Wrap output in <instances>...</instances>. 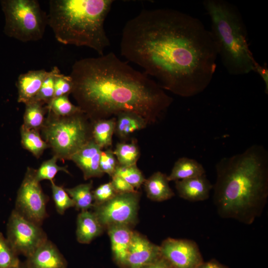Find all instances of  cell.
I'll return each mask as SVG.
<instances>
[{"label": "cell", "mask_w": 268, "mask_h": 268, "mask_svg": "<svg viewBox=\"0 0 268 268\" xmlns=\"http://www.w3.org/2000/svg\"><path fill=\"white\" fill-rule=\"evenodd\" d=\"M117 194L111 182L102 184L92 191L93 205L103 204L112 199Z\"/></svg>", "instance_id": "cell-35"}, {"label": "cell", "mask_w": 268, "mask_h": 268, "mask_svg": "<svg viewBox=\"0 0 268 268\" xmlns=\"http://www.w3.org/2000/svg\"><path fill=\"white\" fill-rule=\"evenodd\" d=\"M196 268H228L227 267L220 264L215 260L204 262L199 265Z\"/></svg>", "instance_id": "cell-39"}, {"label": "cell", "mask_w": 268, "mask_h": 268, "mask_svg": "<svg viewBox=\"0 0 268 268\" xmlns=\"http://www.w3.org/2000/svg\"><path fill=\"white\" fill-rule=\"evenodd\" d=\"M116 121L115 117L94 121L91 129L92 139L102 149L112 146Z\"/></svg>", "instance_id": "cell-22"}, {"label": "cell", "mask_w": 268, "mask_h": 268, "mask_svg": "<svg viewBox=\"0 0 268 268\" xmlns=\"http://www.w3.org/2000/svg\"><path fill=\"white\" fill-rule=\"evenodd\" d=\"M49 73V71L41 69L20 74L16 82L17 101L26 104L33 100Z\"/></svg>", "instance_id": "cell-16"}, {"label": "cell", "mask_w": 268, "mask_h": 268, "mask_svg": "<svg viewBox=\"0 0 268 268\" xmlns=\"http://www.w3.org/2000/svg\"><path fill=\"white\" fill-rule=\"evenodd\" d=\"M115 118V133L122 139H127L131 134L145 128L148 125L143 118L133 113H121Z\"/></svg>", "instance_id": "cell-21"}, {"label": "cell", "mask_w": 268, "mask_h": 268, "mask_svg": "<svg viewBox=\"0 0 268 268\" xmlns=\"http://www.w3.org/2000/svg\"><path fill=\"white\" fill-rule=\"evenodd\" d=\"M113 1L51 0L48 25L60 43L87 47L103 55L110 44L104 22Z\"/></svg>", "instance_id": "cell-4"}, {"label": "cell", "mask_w": 268, "mask_h": 268, "mask_svg": "<svg viewBox=\"0 0 268 268\" xmlns=\"http://www.w3.org/2000/svg\"><path fill=\"white\" fill-rule=\"evenodd\" d=\"M257 72L264 82L265 93L268 94V68L266 65L262 66L258 63L257 64L255 71Z\"/></svg>", "instance_id": "cell-37"}, {"label": "cell", "mask_w": 268, "mask_h": 268, "mask_svg": "<svg viewBox=\"0 0 268 268\" xmlns=\"http://www.w3.org/2000/svg\"><path fill=\"white\" fill-rule=\"evenodd\" d=\"M111 243L115 261L123 267H126L128 251L133 231L124 225H112L107 228Z\"/></svg>", "instance_id": "cell-17"}, {"label": "cell", "mask_w": 268, "mask_h": 268, "mask_svg": "<svg viewBox=\"0 0 268 268\" xmlns=\"http://www.w3.org/2000/svg\"><path fill=\"white\" fill-rule=\"evenodd\" d=\"M73 86V83L70 76L65 75L60 71L55 77L54 98L71 93Z\"/></svg>", "instance_id": "cell-34"}, {"label": "cell", "mask_w": 268, "mask_h": 268, "mask_svg": "<svg viewBox=\"0 0 268 268\" xmlns=\"http://www.w3.org/2000/svg\"><path fill=\"white\" fill-rule=\"evenodd\" d=\"M141 268H173L170 263L162 256L154 262Z\"/></svg>", "instance_id": "cell-38"}, {"label": "cell", "mask_w": 268, "mask_h": 268, "mask_svg": "<svg viewBox=\"0 0 268 268\" xmlns=\"http://www.w3.org/2000/svg\"><path fill=\"white\" fill-rule=\"evenodd\" d=\"M18 256L6 238L0 232V268H9L17 265L20 262Z\"/></svg>", "instance_id": "cell-31"}, {"label": "cell", "mask_w": 268, "mask_h": 268, "mask_svg": "<svg viewBox=\"0 0 268 268\" xmlns=\"http://www.w3.org/2000/svg\"><path fill=\"white\" fill-rule=\"evenodd\" d=\"M4 32L23 42L41 39L48 25V16L36 0H3Z\"/></svg>", "instance_id": "cell-6"}, {"label": "cell", "mask_w": 268, "mask_h": 268, "mask_svg": "<svg viewBox=\"0 0 268 268\" xmlns=\"http://www.w3.org/2000/svg\"><path fill=\"white\" fill-rule=\"evenodd\" d=\"M113 153L118 164L126 166L136 165L140 155L138 146L134 140L129 143H118Z\"/></svg>", "instance_id": "cell-24"}, {"label": "cell", "mask_w": 268, "mask_h": 268, "mask_svg": "<svg viewBox=\"0 0 268 268\" xmlns=\"http://www.w3.org/2000/svg\"><path fill=\"white\" fill-rule=\"evenodd\" d=\"M24 262L27 268H67V262L57 247L47 240Z\"/></svg>", "instance_id": "cell-14"}, {"label": "cell", "mask_w": 268, "mask_h": 268, "mask_svg": "<svg viewBox=\"0 0 268 268\" xmlns=\"http://www.w3.org/2000/svg\"><path fill=\"white\" fill-rule=\"evenodd\" d=\"M76 223V238L81 244L90 243L104 230L94 212L88 210L81 211L77 215Z\"/></svg>", "instance_id": "cell-18"}, {"label": "cell", "mask_w": 268, "mask_h": 268, "mask_svg": "<svg viewBox=\"0 0 268 268\" xmlns=\"http://www.w3.org/2000/svg\"><path fill=\"white\" fill-rule=\"evenodd\" d=\"M21 143L23 146L38 158L48 144L40 136L37 130L29 129L22 126L20 130Z\"/></svg>", "instance_id": "cell-25"}, {"label": "cell", "mask_w": 268, "mask_h": 268, "mask_svg": "<svg viewBox=\"0 0 268 268\" xmlns=\"http://www.w3.org/2000/svg\"><path fill=\"white\" fill-rule=\"evenodd\" d=\"M35 170L27 169L17 192L14 209L27 219L41 226L47 216L49 198L36 179Z\"/></svg>", "instance_id": "cell-9"}, {"label": "cell", "mask_w": 268, "mask_h": 268, "mask_svg": "<svg viewBox=\"0 0 268 268\" xmlns=\"http://www.w3.org/2000/svg\"><path fill=\"white\" fill-rule=\"evenodd\" d=\"M205 174L203 166L197 160L186 157L179 158L174 163L168 180L178 181Z\"/></svg>", "instance_id": "cell-20"}, {"label": "cell", "mask_w": 268, "mask_h": 268, "mask_svg": "<svg viewBox=\"0 0 268 268\" xmlns=\"http://www.w3.org/2000/svg\"><path fill=\"white\" fill-rule=\"evenodd\" d=\"M167 176L160 172L154 173L143 184L147 197L155 201H163L171 199L175 194L169 185Z\"/></svg>", "instance_id": "cell-19"}, {"label": "cell", "mask_w": 268, "mask_h": 268, "mask_svg": "<svg viewBox=\"0 0 268 268\" xmlns=\"http://www.w3.org/2000/svg\"><path fill=\"white\" fill-rule=\"evenodd\" d=\"M51 188L55 207L60 214H64L68 208L74 206L73 201L62 187L53 181L51 182Z\"/></svg>", "instance_id": "cell-32"}, {"label": "cell", "mask_w": 268, "mask_h": 268, "mask_svg": "<svg viewBox=\"0 0 268 268\" xmlns=\"http://www.w3.org/2000/svg\"><path fill=\"white\" fill-rule=\"evenodd\" d=\"M43 104L33 100L25 104L23 126L27 129L37 130L42 126L45 110L48 109L42 106Z\"/></svg>", "instance_id": "cell-26"}, {"label": "cell", "mask_w": 268, "mask_h": 268, "mask_svg": "<svg viewBox=\"0 0 268 268\" xmlns=\"http://www.w3.org/2000/svg\"><path fill=\"white\" fill-rule=\"evenodd\" d=\"M209 16V30L217 55L232 75L254 71L255 60L247 40V32L242 15L233 4L224 0H205L202 2Z\"/></svg>", "instance_id": "cell-5"}, {"label": "cell", "mask_w": 268, "mask_h": 268, "mask_svg": "<svg viewBox=\"0 0 268 268\" xmlns=\"http://www.w3.org/2000/svg\"><path fill=\"white\" fill-rule=\"evenodd\" d=\"M58 157L54 155L41 165L37 170H35L36 179L39 182L42 180H48L53 181L55 176L59 171H63L69 174L67 167L60 166L57 164Z\"/></svg>", "instance_id": "cell-28"}, {"label": "cell", "mask_w": 268, "mask_h": 268, "mask_svg": "<svg viewBox=\"0 0 268 268\" xmlns=\"http://www.w3.org/2000/svg\"><path fill=\"white\" fill-rule=\"evenodd\" d=\"M60 71L57 67H54L44 80L42 86L33 100L48 104L54 97V84L56 74ZM33 101V100H32Z\"/></svg>", "instance_id": "cell-30"}, {"label": "cell", "mask_w": 268, "mask_h": 268, "mask_svg": "<svg viewBox=\"0 0 268 268\" xmlns=\"http://www.w3.org/2000/svg\"><path fill=\"white\" fill-rule=\"evenodd\" d=\"M118 164V163L113 153V150L111 148L101 150L99 167L104 174L107 173L112 177L114 174Z\"/></svg>", "instance_id": "cell-33"}, {"label": "cell", "mask_w": 268, "mask_h": 268, "mask_svg": "<svg viewBox=\"0 0 268 268\" xmlns=\"http://www.w3.org/2000/svg\"><path fill=\"white\" fill-rule=\"evenodd\" d=\"M68 95L54 98L47 106L49 111L61 117L70 116L82 112L78 106L71 103Z\"/></svg>", "instance_id": "cell-27"}, {"label": "cell", "mask_w": 268, "mask_h": 268, "mask_svg": "<svg viewBox=\"0 0 268 268\" xmlns=\"http://www.w3.org/2000/svg\"><path fill=\"white\" fill-rule=\"evenodd\" d=\"M111 178V183L117 194L134 193L137 191L123 178L116 175Z\"/></svg>", "instance_id": "cell-36"}, {"label": "cell", "mask_w": 268, "mask_h": 268, "mask_svg": "<svg viewBox=\"0 0 268 268\" xmlns=\"http://www.w3.org/2000/svg\"><path fill=\"white\" fill-rule=\"evenodd\" d=\"M6 239L18 255L26 258L48 240L40 225L27 219L14 209L7 223Z\"/></svg>", "instance_id": "cell-10"}, {"label": "cell", "mask_w": 268, "mask_h": 268, "mask_svg": "<svg viewBox=\"0 0 268 268\" xmlns=\"http://www.w3.org/2000/svg\"><path fill=\"white\" fill-rule=\"evenodd\" d=\"M175 182L179 196L190 201L207 200L210 190L213 188V185L207 179L205 174Z\"/></svg>", "instance_id": "cell-15"}, {"label": "cell", "mask_w": 268, "mask_h": 268, "mask_svg": "<svg viewBox=\"0 0 268 268\" xmlns=\"http://www.w3.org/2000/svg\"><path fill=\"white\" fill-rule=\"evenodd\" d=\"M102 149L91 138L70 157L81 169L85 180L103 175L99 167Z\"/></svg>", "instance_id": "cell-13"}, {"label": "cell", "mask_w": 268, "mask_h": 268, "mask_svg": "<svg viewBox=\"0 0 268 268\" xmlns=\"http://www.w3.org/2000/svg\"><path fill=\"white\" fill-rule=\"evenodd\" d=\"M213 202L218 214L247 225L262 214L268 198V152L254 144L215 165Z\"/></svg>", "instance_id": "cell-3"}, {"label": "cell", "mask_w": 268, "mask_h": 268, "mask_svg": "<svg viewBox=\"0 0 268 268\" xmlns=\"http://www.w3.org/2000/svg\"><path fill=\"white\" fill-rule=\"evenodd\" d=\"M54 115L44 128L45 137L55 155L69 159L92 138L91 129L83 112L65 117Z\"/></svg>", "instance_id": "cell-7"}, {"label": "cell", "mask_w": 268, "mask_h": 268, "mask_svg": "<svg viewBox=\"0 0 268 268\" xmlns=\"http://www.w3.org/2000/svg\"><path fill=\"white\" fill-rule=\"evenodd\" d=\"M9 268H27L25 262H20L17 265Z\"/></svg>", "instance_id": "cell-40"}, {"label": "cell", "mask_w": 268, "mask_h": 268, "mask_svg": "<svg viewBox=\"0 0 268 268\" xmlns=\"http://www.w3.org/2000/svg\"><path fill=\"white\" fill-rule=\"evenodd\" d=\"M69 75L78 106L93 121L128 112L153 125L173 102L157 82L112 52L75 62Z\"/></svg>", "instance_id": "cell-2"}, {"label": "cell", "mask_w": 268, "mask_h": 268, "mask_svg": "<svg viewBox=\"0 0 268 268\" xmlns=\"http://www.w3.org/2000/svg\"><path fill=\"white\" fill-rule=\"evenodd\" d=\"M92 182L81 184L72 188L65 189L77 210H88L93 206Z\"/></svg>", "instance_id": "cell-23"}, {"label": "cell", "mask_w": 268, "mask_h": 268, "mask_svg": "<svg viewBox=\"0 0 268 268\" xmlns=\"http://www.w3.org/2000/svg\"><path fill=\"white\" fill-rule=\"evenodd\" d=\"M160 246L149 241L139 233L133 232L127 260L128 268H141L161 257Z\"/></svg>", "instance_id": "cell-12"}, {"label": "cell", "mask_w": 268, "mask_h": 268, "mask_svg": "<svg viewBox=\"0 0 268 268\" xmlns=\"http://www.w3.org/2000/svg\"><path fill=\"white\" fill-rule=\"evenodd\" d=\"M114 175L123 178L135 189H138L145 180L136 165L126 166L118 164Z\"/></svg>", "instance_id": "cell-29"}, {"label": "cell", "mask_w": 268, "mask_h": 268, "mask_svg": "<svg viewBox=\"0 0 268 268\" xmlns=\"http://www.w3.org/2000/svg\"><path fill=\"white\" fill-rule=\"evenodd\" d=\"M140 194H117L109 201L93 205L94 213L104 228L112 225L131 227L137 221Z\"/></svg>", "instance_id": "cell-8"}, {"label": "cell", "mask_w": 268, "mask_h": 268, "mask_svg": "<svg viewBox=\"0 0 268 268\" xmlns=\"http://www.w3.org/2000/svg\"><path fill=\"white\" fill-rule=\"evenodd\" d=\"M120 51L164 90L183 97L207 87L218 57L210 31L201 20L168 8L144 9L128 21Z\"/></svg>", "instance_id": "cell-1"}, {"label": "cell", "mask_w": 268, "mask_h": 268, "mask_svg": "<svg viewBox=\"0 0 268 268\" xmlns=\"http://www.w3.org/2000/svg\"><path fill=\"white\" fill-rule=\"evenodd\" d=\"M161 256L173 268H196L203 262L195 241L168 238L160 246Z\"/></svg>", "instance_id": "cell-11"}]
</instances>
